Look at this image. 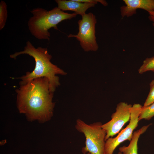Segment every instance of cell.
I'll list each match as a JSON object with an SVG mask.
<instances>
[{"label": "cell", "instance_id": "1", "mask_svg": "<svg viewBox=\"0 0 154 154\" xmlns=\"http://www.w3.org/2000/svg\"><path fill=\"white\" fill-rule=\"evenodd\" d=\"M16 92L20 113L25 114L31 120L45 121L51 118L55 104L52 102L54 93L50 91L47 78H37L20 85Z\"/></svg>", "mask_w": 154, "mask_h": 154}, {"label": "cell", "instance_id": "2", "mask_svg": "<svg viewBox=\"0 0 154 154\" xmlns=\"http://www.w3.org/2000/svg\"><path fill=\"white\" fill-rule=\"evenodd\" d=\"M22 54L32 57L35 60V67L32 72H27L25 75L18 78L21 80L19 85L25 84L35 78L45 77L49 80L50 92L54 93L60 85L59 78L56 75H65L67 73L51 62L52 56L49 53L47 49L40 46L36 48L28 41L23 50L16 52L11 54L10 57L15 59Z\"/></svg>", "mask_w": 154, "mask_h": 154}, {"label": "cell", "instance_id": "3", "mask_svg": "<svg viewBox=\"0 0 154 154\" xmlns=\"http://www.w3.org/2000/svg\"><path fill=\"white\" fill-rule=\"evenodd\" d=\"M31 13L33 15L28 22L29 29L31 34L39 40L49 41L50 34L48 30L51 28L58 30L57 25L64 20L70 19L78 15L74 12H65L56 7L47 11L37 7L33 9Z\"/></svg>", "mask_w": 154, "mask_h": 154}, {"label": "cell", "instance_id": "4", "mask_svg": "<svg viewBox=\"0 0 154 154\" xmlns=\"http://www.w3.org/2000/svg\"><path fill=\"white\" fill-rule=\"evenodd\" d=\"M100 122L88 124L80 119H77L75 127L79 132L84 134L85 137V146L82 148L83 153L91 154H105V137L106 132L101 127Z\"/></svg>", "mask_w": 154, "mask_h": 154}, {"label": "cell", "instance_id": "5", "mask_svg": "<svg viewBox=\"0 0 154 154\" xmlns=\"http://www.w3.org/2000/svg\"><path fill=\"white\" fill-rule=\"evenodd\" d=\"M82 17L78 22V32L77 34H70L68 37L75 38L85 51H96L98 48V46L95 35V25L97 23L96 16L90 12L86 13Z\"/></svg>", "mask_w": 154, "mask_h": 154}, {"label": "cell", "instance_id": "6", "mask_svg": "<svg viewBox=\"0 0 154 154\" xmlns=\"http://www.w3.org/2000/svg\"><path fill=\"white\" fill-rule=\"evenodd\" d=\"M142 107L139 104L132 106L129 124L116 137L109 138L105 141V154H113L116 148L121 143L127 140L131 141L133 131L138 126L139 117Z\"/></svg>", "mask_w": 154, "mask_h": 154}, {"label": "cell", "instance_id": "7", "mask_svg": "<svg viewBox=\"0 0 154 154\" xmlns=\"http://www.w3.org/2000/svg\"><path fill=\"white\" fill-rule=\"evenodd\" d=\"M132 105L121 102L117 105L115 112L111 116V119L102 124V128L105 131V141L118 133L123 125L130 120Z\"/></svg>", "mask_w": 154, "mask_h": 154}, {"label": "cell", "instance_id": "8", "mask_svg": "<svg viewBox=\"0 0 154 154\" xmlns=\"http://www.w3.org/2000/svg\"><path fill=\"white\" fill-rule=\"evenodd\" d=\"M125 5L120 8L123 17H129L136 13L138 9L144 10L149 13L154 11V0H123Z\"/></svg>", "mask_w": 154, "mask_h": 154}, {"label": "cell", "instance_id": "9", "mask_svg": "<svg viewBox=\"0 0 154 154\" xmlns=\"http://www.w3.org/2000/svg\"><path fill=\"white\" fill-rule=\"evenodd\" d=\"M58 7L62 11H74L81 16L85 15L89 8L94 7L96 4L93 3H82L75 0H56Z\"/></svg>", "mask_w": 154, "mask_h": 154}, {"label": "cell", "instance_id": "10", "mask_svg": "<svg viewBox=\"0 0 154 154\" xmlns=\"http://www.w3.org/2000/svg\"><path fill=\"white\" fill-rule=\"evenodd\" d=\"M150 123L142 127L139 129L133 132L131 140L128 146H123L119 149V151L123 154H138L137 143L140 136L145 132L149 126Z\"/></svg>", "mask_w": 154, "mask_h": 154}, {"label": "cell", "instance_id": "11", "mask_svg": "<svg viewBox=\"0 0 154 154\" xmlns=\"http://www.w3.org/2000/svg\"><path fill=\"white\" fill-rule=\"evenodd\" d=\"M154 116V102L145 107L143 106L140 113L138 120L143 119L149 120Z\"/></svg>", "mask_w": 154, "mask_h": 154}, {"label": "cell", "instance_id": "12", "mask_svg": "<svg viewBox=\"0 0 154 154\" xmlns=\"http://www.w3.org/2000/svg\"><path fill=\"white\" fill-rule=\"evenodd\" d=\"M148 71L154 72V56L146 58L138 70L139 73L141 74Z\"/></svg>", "mask_w": 154, "mask_h": 154}, {"label": "cell", "instance_id": "13", "mask_svg": "<svg viewBox=\"0 0 154 154\" xmlns=\"http://www.w3.org/2000/svg\"><path fill=\"white\" fill-rule=\"evenodd\" d=\"M8 13L5 2L1 1L0 3V30H2L6 24Z\"/></svg>", "mask_w": 154, "mask_h": 154}, {"label": "cell", "instance_id": "14", "mask_svg": "<svg viewBox=\"0 0 154 154\" xmlns=\"http://www.w3.org/2000/svg\"><path fill=\"white\" fill-rule=\"evenodd\" d=\"M150 91L144 103V107L148 106L154 102V79L150 83Z\"/></svg>", "mask_w": 154, "mask_h": 154}, {"label": "cell", "instance_id": "15", "mask_svg": "<svg viewBox=\"0 0 154 154\" xmlns=\"http://www.w3.org/2000/svg\"><path fill=\"white\" fill-rule=\"evenodd\" d=\"M75 1L82 3H93L96 4L98 2L100 3L104 6H107L108 5L107 2L106 1L103 0H75Z\"/></svg>", "mask_w": 154, "mask_h": 154}, {"label": "cell", "instance_id": "16", "mask_svg": "<svg viewBox=\"0 0 154 154\" xmlns=\"http://www.w3.org/2000/svg\"><path fill=\"white\" fill-rule=\"evenodd\" d=\"M149 20L152 22V24L154 27V11L151 12L149 13Z\"/></svg>", "mask_w": 154, "mask_h": 154}, {"label": "cell", "instance_id": "17", "mask_svg": "<svg viewBox=\"0 0 154 154\" xmlns=\"http://www.w3.org/2000/svg\"><path fill=\"white\" fill-rule=\"evenodd\" d=\"M83 154H91L89 153H83Z\"/></svg>", "mask_w": 154, "mask_h": 154}, {"label": "cell", "instance_id": "18", "mask_svg": "<svg viewBox=\"0 0 154 154\" xmlns=\"http://www.w3.org/2000/svg\"><path fill=\"white\" fill-rule=\"evenodd\" d=\"M118 154H123L122 153H121V152L119 151L118 153Z\"/></svg>", "mask_w": 154, "mask_h": 154}]
</instances>
